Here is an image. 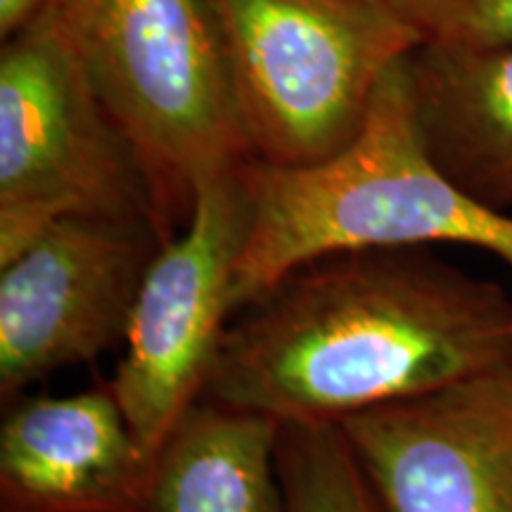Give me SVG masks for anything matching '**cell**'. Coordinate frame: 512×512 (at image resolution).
Segmentation results:
<instances>
[{"label":"cell","mask_w":512,"mask_h":512,"mask_svg":"<svg viewBox=\"0 0 512 512\" xmlns=\"http://www.w3.org/2000/svg\"><path fill=\"white\" fill-rule=\"evenodd\" d=\"M339 427L387 512H512V370Z\"/></svg>","instance_id":"8"},{"label":"cell","mask_w":512,"mask_h":512,"mask_svg":"<svg viewBox=\"0 0 512 512\" xmlns=\"http://www.w3.org/2000/svg\"><path fill=\"white\" fill-rule=\"evenodd\" d=\"M72 216L155 223L133 147L57 0L0 48V264Z\"/></svg>","instance_id":"5"},{"label":"cell","mask_w":512,"mask_h":512,"mask_svg":"<svg viewBox=\"0 0 512 512\" xmlns=\"http://www.w3.org/2000/svg\"><path fill=\"white\" fill-rule=\"evenodd\" d=\"M164 247L145 219L72 216L0 264V401L126 342L138 294Z\"/></svg>","instance_id":"7"},{"label":"cell","mask_w":512,"mask_h":512,"mask_svg":"<svg viewBox=\"0 0 512 512\" xmlns=\"http://www.w3.org/2000/svg\"><path fill=\"white\" fill-rule=\"evenodd\" d=\"M512 370V294L430 247L306 261L230 318L202 399L344 420Z\"/></svg>","instance_id":"1"},{"label":"cell","mask_w":512,"mask_h":512,"mask_svg":"<svg viewBox=\"0 0 512 512\" xmlns=\"http://www.w3.org/2000/svg\"><path fill=\"white\" fill-rule=\"evenodd\" d=\"M238 176L252 226L235 268V313L297 266L347 249L475 247L512 273V216L465 192L427 150L406 62L384 79L361 133L335 157L313 166L245 159Z\"/></svg>","instance_id":"2"},{"label":"cell","mask_w":512,"mask_h":512,"mask_svg":"<svg viewBox=\"0 0 512 512\" xmlns=\"http://www.w3.org/2000/svg\"><path fill=\"white\" fill-rule=\"evenodd\" d=\"M406 76L437 164L479 202L512 216V46H420Z\"/></svg>","instance_id":"10"},{"label":"cell","mask_w":512,"mask_h":512,"mask_svg":"<svg viewBox=\"0 0 512 512\" xmlns=\"http://www.w3.org/2000/svg\"><path fill=\"white\" fill-rule=\"evenodd\" d=\"M280 430L268 415L200 399L152 458L147 512H290Z\"/></svg>","instance_id":"11"},{"label":"cell","mask_w":512,"mask_h":512,"mask_svg":"<svg viewBox=\"0 0 512 512\" xmlns=\"http://www.w3.org/2000/svg\"><path fill=\"white\" fill-rule=\"evenodd\" d=\"M252 159L313 166L366 124L420 36L389 0H204Z\"/></svg>","instance_id":"4"},{"label":"cell","mask_w":512,"mask_h":512,"mask_svg":"<svg viewBox=\"0 0 512 512\" xmlns=\"http://www.w3.org/2000/svg\"><path fill=\"white\" fill-rule=\"evenodd\" d=\"M150 477L110 380L5 406L0 512H147Z\"/></svg>","instance_id":"9"},{"label":"cell","mask_w":512,"mask_h":512,"mask_svg":"<svg viewBox=\"0 0 512 512\" xmlns=\"http://www.w3.org/2000/svg\"><path fill=\"white\" fill-rule=\"evenodd\" d=\"M422 46H512V0H389Z\"/></svg>","instance_id":"13"},{"label":"cell","mask_w":512,"mask_h":512,"mask_svg":"<svg viewBox=\"0 0 512 512\" xmlns=\"http://www.w3.org/2000/svg\"><path fill=\"white\" fill-rule=\"evenodd\" d=\"M278 470L290 512H387L339 425H283Z\"/></svg>","instance_id":"12"},{"label":"cell","mask_w":512,"mask_h":512,"mask_svg":"<svg viewBox=\"0 0 512 512\" xmlns=\"http://www.w3.org/2000/svg\"><path fill=\"white\" fill-rule=\"evenodd\" d=\"M252 204L238 166L197 188L190 219L152 261L138 294L112 389L150 458L202 399L235 316V268Z\"/></svg>","instance_id":"6"},{"label":"cell","mask_w":512,"mask_h":512,"mask_svg":"<svg viewBox=\"0 0 512 512\" xmlns=\"http://www.w3.org/2000/svg\"><path fill=\"white\" fill-rule=\"evenodd\" d=\"M95 91L133 147L164 242L207 178L252 159L204 0H60Z\"/></svg>","instance_id":"3"},{"label":"cell","mask_w":512,"mask_h":512,"mask_svg":"<svg viewBox=\"0 0 512 512\" xmlns=\"http://www.w3.org/2000/svg\"><path fill=\"white\" fill-rule=\"evenodd\" d=\"M57 0H0V38H10Z\"/></svg>","instance_id":"14"}]
</instances>
